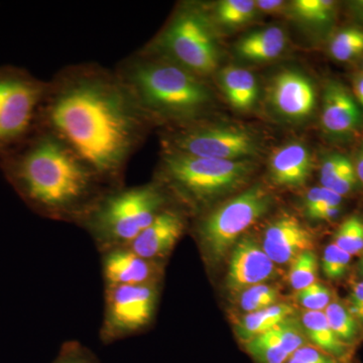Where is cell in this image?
<instances>
[{"instance_id": "cell-36", "label": "cell", "mask_w": 363, "mask_h": 363, "mask_svg": "<svg viewBox=\"0 0 363 363\" xmlns=\"http://www.w3.org/2000/svg\"><path fill=\"white\" fill-rule=\"evenodd\" d=\"M348 310L363 327V279L351 288L347 301Z\"/></svg>"}, {"instance_id": "cell-16", "label": "cell", "mask_w": 363, "mask_h": 363, "mask_svg": "<svg viewBox=\"0 0 363 363\" xmlns=\"http://www.w3.org/2000/svg\"><path fill=\"white\" fill-rule=\"evenodd\" d=\"M363 116L359 105L350 90L337 81L325 86L321 125L327 135L347 138L362 128Z\"/></svg>"}, {"instance_id": "cell-34", "label": "cell", "mask_w": 363, "mask_h": 363, "mask_svg": "<svg viewBox=\"0 0 363 363\" xmlns=\"http://www.w3.org/2000/svg\"><path fill=\"white\" fill-rule=\"evenodd\" d=\"M51 363H101L96 353L78 340L62 344L58 354Z\"/></svg>"}, {"instance_id": "cell-32", "label": "cell", "mask_w": 363, "mask_h": 363, "mask_svg": "<svg viewBox=\"0 0 363 363\" xmlns=\"http://www.w3.org/2000/svg\"><path fill=\"white\" fill-rule=\"evenodd\" d=\"M351 257L350 253L344 252L335 243H329L322 257V272L324 276L330 281L343 279L350 269Z\"/></svg>"}, {"instance_id": "cell-7", "label": "cell", "mask_w": 363, "mask_h": 363, "mask_svg": "<svg viewBox=\"0 0 363 363\" xmlns=\"http://www.w3.org/2000/svg\"><path fill=\"white\" fill-rule=\"evenodd\" d=\"M272 206L271 193L257 184L233 199L197 214L196 238L208 264H220L242 233Z\"/></svg>"}, {"instance_id": "cell-27", "label": "cell", "mask_w": 363, "mask_h": 363, "mask_svg": "<svg viewBox=\"0 0 363 363\" xmlns=\"http://www.w3.org/2000/svg\"><path fill=\"white\" fill-rule=\"evenodd\" d=\"M293 16L312 28H326L333 23L336 4L330 0H296L291 4Z\"/></svg>"}, {"instance_id": "cell-19", "label": "cell", "mask_w": 363, "mask_h": 363, "mask_svg": "<svg viewBox=\"0 0 363 363\" xmlns=\"http://www.w3.org/2000/svg\"><path fill=\"white\" fill-rule=\"evenodd\" d=\"M286 35L279 26H272L241 38L235 52L241 59L260 63L278 58L285 51Z\"/></svg>"}, {"instance_id": "cell-2", "label": "cell", "mask_w": 363, "mask_h": 363, "mask_svg": "<svg viewBox=\"0 0 363 363\" xmlns=\"http://www.w3.org/2000/svg\"><path fill=\"white\" fill-rule=\"evenodd\" d=\"M0 171L35 214L77 226L113 188L65 143L40 128L0 157Z\"/></svg>"}, {"instance_id": "cell-21", "label": "cell", "mask_w": 363, "mask_h": 363, "mask_svg": "<svg viewBox=\"0 0 363 363\" xmlns=\"http://www.w3.org/2000/svg\"><path fill=\"white\" fill-rule=\"evenodd\" d=\"M320 183L341 197L352 194L359 185L352 160L341 154L327 157L320 168Z\"/></svg>"}, {"instance_id": "cell-26", "label": "cell", "mask_w": 363, "mask_h": 363, "mask_svg": "<svg viewBox=\"0 0 363 363\" xmlns=\"http://www.w3.org/2000/svg\"><path fill=\"white\" fill-rule=\"evenodd\" d=\"M255 363H286L291 357L274 329L243 344Z\"/></svg>"}, {"instance_id": "cell-29", "label": "cell", "mask_w": 363, "mask_h": 363, "mask_svg": "<svg viewBox=\"0 0 363 363\" xmlns=\"http://www.w3.org/2000/svg\"><path fill=\"white\" fill-rule=\"evenodd\" d=\"M236 296L238 307L248 314L278 304L281 293L278 286L267 283L250 286Z\"/></svg>"}, {"instance_id": "cell-20", "label": "cell", "mask_w": 363, "mask_h": 363, "mask_svg": "<svg viewBox=\"0 0 363 363\" xmlns=\"http://www.w3.org/2000/svg\"><path fill=\"white\" fill-rule=\"evenodd\" d=\"M308 342L342 363L353 362V350L332 330L324 312L305 311L300 319Z\"/></svg>"}, {"instance_id": "cell-6", "label": "cell", "mask_w": 363, "mask_h": 363, "mask_svg": "<svg viewBox=\"0 0 363 363\" xmlns=\"http://www.w3.org/2000/svg\"><path fill=\"white\" fill-rule=\"evenodd\" d=\"M142 48L206 80L220 65L218 30L207 6L196 2L179 4L164 28Z\"/></svg>"}, {"instance_id": "cell-10", "label": "cell", "mask_w": 363, "mask_h": 363, "mask_svg": "<svg viewBox=\"0 0 363 363\" xmlns=\"http://www.w3.org/2000/svg\"><path fill=\"white\" fill-rule=\"evenodd\" d=\"M162 284L104 286L99 339L104 345L145 333L156 318Z\"/></svg>"}, {"instance_id": "cell-1", "label": "cell", "mask_w": 363, "mask_h": 363, "mask_svg": "<svg viewBox=\"0 0 363 363\" xmlns=\"http://www.w3.org/2000/svg\"><path fill=\"white\" fill-rule=\"evenodd\" d=\"M38 128L65 143L113 188L125 185L131 157L155 130L114 69L88 62L48 81Z\"/></svg>"}, {"instance_id": "cell-14", "label": "cell", "mask_w": 363, "mask_h": 363, "mask_svg": "<svg viewBox=\"0 0 363 363\" xmlns=\"http://www.w3.org/2000/svg\"><path fill=\"white\" fill-rule=\"evenodd\" d=\"M104 286L162 284L166 262L143 259L126 247L100 253Z\"/></svg>"}, {"instance_id": "cell-3", "label": "cell", "mask_w": 363, "mask_h": 363, "mask_svg": "<svg viewBox=\"0 0 363 363\" xmlns=\"http://www.w3.org/2000/svg\"><path fill=\"white\" fill-rule=\"evenodd\" d=\"M114 71L155 128H183L206 119L213 108L206 79L143 48L119 61Z\"/></svg>"}, {"instance_id": "cell-41", "label": "cell", "mask_w": 363, "mask_h": 363, "mask_svg": "<svg viewBox=\"0 0 363 363\" xmlns=\"http://www.w3.org/2000/svg\"><path fill=\"white\" fill-rule=\"evenodd\" d=\"M363 69V68H362Z\"/></svg>"}, {"instance_id": "cell-9", "label": "cell", "mask_w": 363, "mask_h": 363, "mask_svg": "<svg viewBox=\"0 0 363 363\" xmlns=\"http://www.w3.org/2000/svg\"><path fill=\"white\" fill-rule=\"evenodd\" d=\"M161 133L162 150L189 156L252 161L260 152L259 138L247 128L212 123L208 118Z\"/></svg>"}, {"instance_id": "cell-35", "label": "cell", "mask_w": 363, "mask_h": 363, "mask_svg": "<svg viewBox=\"0 0 363 363\" xmlns=\"http://www.w3.org/2000/svg\"><path fill=\"white\" fill-rule=\"evenodd\" d=\"M286 363H342L338 359L318 350L311 344L303 346L294 352Z\"/></svg>"}, {"instance_id": "cell-38", "label": "cell", "mask_w": 363, "mask_h": 363, "mask_svg": "<svg viewBox=\"0 0 363 363\" xmlns=\"http://www.w3.org/2000/svg\"><path fill=\"white\" fill-rule=\"evenodd\" d=\"M353 164H354L358 181H359V184H362L363 186V143L359 145V147H358Z\"/></svg>"}, {"instance_id": "cell-33", "label": "cell", "mask_w": 363, "mask_h": 363, "mask_svg": "<svg viewBox=\"0 0 363 363\" xmlns=\"http://www.w3.org/2000/svg\"><path fill=\"white\" fill-rule=\"evenodd\" d=\"M295 298L306 311L324 312L332 302L333 296L328 286L316 281L311 286L296 292Z\"/></svg>"}, {"instance_id": "cell-17", "label": "cell", "mask_w": 363, "mask_h": 363, "mask_svg": "<svg viewBox=\"0 0 363 363\" xmlns=\"http://www.w3.org/2000/svg\"><path fill=\"white\" fill-rule=\"evenodd\" d=\"M312 166L310 150L303 143H289L272 152L269 177L279 187H301L310 178Z\"/></svg>"}, {"instance_id": "cell-4", "label": "cell", "mask_w": 363, "mask_h": 363, "mask_svg": "<svg viewBox=\"0 0 363 363\" xmlns=\"http://www.w3.org/2000/svg\"><path fill=\"white\" fill-rule=\"evenodd\" d=\"M255 169L252 161H225L162 150L152 180L177 204L197 215L245 187Z\"/></svg>"}, {"instance_id": "cell-22", "label": "cell", "mask_w": 363, "mask_h": 363, "mask_svg": "<svg viewBox=\"0 0 363 363\" xmlns=\"http://www.w3.org/2000/svg\"><path fill=\"white\" fill-rule=\"evenodd\" d=\"M295 310L292 306L286 303H278L260 311L248 313L236 323V335L245 344L260 334L272 330L286 318L293 316Z\"/></svg>"}, {"instance_id": "cell-39", "label": "cell", "mask_w": 363, "mask_h": 363, "mask_svg": "<svg viewBox=\"0 0 363 363\" xmlns=\"http://www.w3.org/2000/svg\"><path fill=\"white\" fill-rule=\"evenodd\" d=\"M353 87H354L355 96L363 107V74L355 77L353 81Z\"/></svg>"}, {"instance_id": "cell-12", "label": "cell", "mask_w": 363, "mask_h": 363, "mask_svg": "<svg viewBox=\"0 0 363 363\" xmlns=\"http://www.w3.org/2000/svg\"><path fill=\"white\" fill-rule=\"evenodd\" d=\"M267 93L272 108L288 121H306L316 107L314 85L307 76L298 71L279 72L272 79Z\"/></svg>"}, {"instance_id": "cell-37", "label": "cell", "mask_w": 363, "mask_h": 363, "mask_svg": "<svg viewBox=\"0 0 363 363\" xmlns=\"http://www.w3.org/2000/svg\"><path fill=\"white\" fill-rule=\"evenodd\" d=\"M255 4H257V9L267 13H279L286 6L285 2L281 0H259V1H255Z\"/></svg>"}, {"instance_id": "cell-8", "label": "cell", "mask_w": 363, "mask_h": 363, "mask_svg": "<svg viewBox=\"0 0 363 363\" xmlns=\"http://www.w3.org/2000/svg\"><path fill=\"white\" fill-rule=\"evenodd\" d=\"M48 81L25 68L0 66V157L23 145L38 130Z\"/></svg>"}, {"instance_id": "cell-23", "label": "cell", "mask_w": 363, "mask_h": 363, "mask_svg": "<svg viewBox=\"0 0 363 363\" xmlns=\"http://www.w3.org/2000/svg\"><path fill=\"white\" fill-rule=\"evenodd\" d=\"M207 9L218 30V26L238 28L250 23L257 13V4L252 0H222Z\"/></svg>"}, {"instance_id": "cell-31", "label": "cell", "mask_w": 363, "mask_h": 363, "mask_svg": "<svg viewBox=\"0 0 363 363\" xmlns=\"http://www.w3.org/2000/svg\"><path fill=\"white\" fill-rule=\"evenodd\" d=\"M333 242L344 252L353 255L363 252V219L358 215L348 217L334 234Z\"/></svg>"}, {"instance_id": "cell-15", "label": "cell", "mask_w": 363, "mask_h": 363, "mask_svg": "<svg viewBox=\"0 0 363 363\" xmlns=\"http://www.w3.org/2000/svg\"><path fill=\"white\" fill-rule=\"evenodd\" d=\"M311 230L292 215H283L267 225L262 247L276 264H288L300 253L313 250Z\"/></svg>"}, {"instance_id": "cell-25", "label": "cell", "mask_w": 363, "mask_h": 363, "mask_svg": "<svg viewBox=\"0 0 363 363\" xmlns=\"http://www.w3.org/2000/svg\"><path fill=\"white\" fill-rule=\"evenodd\" d=\"M324 314L336 336L346 345L354 347L360 337L362 325L351 314L347 306L338 300L332 301Z\"/></svg>"}, {"instance_id": "cell-40", "label": "cell", "mask_w": 363, "mask_h": 363, "mask_svg": "<svg viewBox=\"0 0 363 363\" xmlns=\"http://www.w3.org/2000/svg\"><path fill=\"white\" fill-rule=\"evenodd\" d=\"M358 274L363 278V252L359 262H358Z\"/></svg>"}, {"instance_id": "cell-30", "label": "cell", "mask_w": 363, "mask_h": 363, "mask_svg": "<svg viewBox=\"0 0 363 363\" xmlns=\"http://www.w3.org/2000/svg\"><path fill=\"white\" fill-rule=\"evenodd\" d=\"M318 257L314 250H306L291 262L289 281L296 292L316 283Z\"/></svg>"}, {"instance_id": "cell-18", "label": "cell", "mask_w": 363, "mask_h": 363, "mask_svg": "<svg viewBox=\"0 0 363 363\" xmlns=\"http://www.w3.org/2000/svg\"><path fill=\"white\" fill-rule=\"evenodd\" d=\"M219 87L235 111H252L259 97V85L252 72L242 67H224L218 72Z\"/></svg>"}, {"instance_id": "cell-28", "label": "cell", "mask_w": 363, "mask_h": 363, "mask_svg": "<svg viewBox=\"0 0 363 363\" xmlns=\"http://www.w3.org/2000/svg\"><path fill=\"white\" fill-rule=\"evenodd\" d=\"M332 58L339 62H350L363 55V30L348 26L339 30L329 44Z\"/></svg>"}, {"instance_id": "cell-11", "label": "cell", "mask_w": 363, "mask_h": 363, "mask_svg": "<svg viewBox=\"0 0 363 363\" xmlns=\"http://www.w3.org/2000/svg\"><path fill=\"white\" fill-rule=\"evenodd\" d=\"M278 276L276 264L252 236H243L231 250L225 286L233 295L250 286L267 284Z\"/></svg>"}, {"instance_id": "cell-5", "label": "cell", "mask_w": 363, "mask_h": 363, "mask_svg": "<svg viewBox=\"0 0 363 363\" xmlns=\"http://www.w3.org/2000/svg\"><path fill=\"white\" fill-rule=\"evenodd\" d=\"M177 204L155 180L140 186L107 191L79 224L99 253L128 247L166 208Z\"/></svg>"}, {"instance_id": "cell-24", "label": "cell", "mask_w": 363, "mask_h": 363, "mask_svg": "<svg viewBox=\"0 0 363 363\" xmlns=\"http://www.w3.org/2000/svg\"><path fill=\"white\" fill-rule=\"evenodd\" d=\"M343 197L328 189L318 186L308 191L303 209L308 218L315 221H330L340 213Z\"/></svg>"}, {"instance_id": "cell-13", "label": "cell", "mask_w": 363, "mask_h": 363, "mask_svg": "<svg viewBox=\"0 0 363 363\" xmlns=\"http://www.w3.org/2000/svg\"><path fill=\"white\" fill-rule=\"evenodd\" d=\"M188 215V212L178 204L166 208L126 247L143 259L167 262L187 230Z\"/></svg>"}]
</instances>
